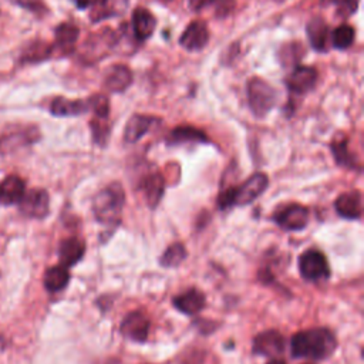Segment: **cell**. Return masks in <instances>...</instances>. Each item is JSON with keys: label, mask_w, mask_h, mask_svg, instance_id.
I'll return each mask as SVG.
<instances>
[{"label": "cell", "mask_w": 364, "mask_h": 364, "mask_svg": "<svg viewBox=\"0 0 364 364\" xmlns=\"http://www.w3.org/2000/svg\"><path fill=\"white\" fill-rule=\"evenodd\" d=\"M85 253V245L78 237H67L60 243L58 257L60 264L64 267H71L78 263Z\"/></svg>", "instance_id": "15"}, {"label": "cell", "mask_w": 364, "mask_h": 364, "mask_svg": "<svg viewBox=\"0 0 364 364\" xmlns=\"http://www.w3.org/2000/svg\"><path fill=\"white\" fill-rule=\"evenodd\" d=\"M273 220L284 230L297 232L307 226L309 209L300 203H289L273 215Z\"/></svg>", "instance_id": "6"}, {"label": "cell", "mask_w": 364, "mask_h": 364, "mask_svg": "<svg viewBox=\"0 0 364 364\" xmlns=\"http://www.w3.org/2000/svg\"><path fill=\"white\" fill-rule=\"evenodd\" d=\"M209 41V30L203 21H192L182 33L179 43L189 51L202 50Z\"/></svg>", "instance_id": "11"}, {"label": "cell", "mask_w": 364, "mask_h": 364, "mask_svg": "<svg viewBox=\"0 0 364 364\" xmlns=\"http://www.w3.org/2000/svg\"><path fill=\"white\" fill-rule=\"evenodd\" d=\"M156 20L152 13L144 7H138L132 13V30L138 40L149 38L155 30Z\"/></svg>", "instance_id": "18"}, {"label": "cell", "mask_w": 364, "mask_h": 364, "mask_svg": "<svg viewBox=\"0 0 364 364\" xmlns=\"http://www.w3.org/2000/svg\"><path fill=\"white\" fill-rule=\"evenodd\" d=\"M317 81V71L313 67L297 65L293 68L286 80L287 88L293 94H304L314 87Z\"/></svg>", "instance_id": "10"}, {"label": "cell", "mask_w": 364, "mask_h": 364, "mask_svg": "<svg viewBox=\"0 0 364 364\" xmlns=\"http://www.w3.org/2000/svg\"><path fill=\"white\" fill-rule=\"evenodd\" d=\"M216 1H218V0H189V6H191L192 10L199 11V10H202L203 7H208V6H210V4L216 3Z\"/></svg>", "instance_id": "33"}, {"label": "cell", "mask_w": 364, "mask_h": 364, "mask_svg": "<svg viewBox=\"0 0 364 364\" xmlns=\"http://www.w3.org/2000/svg\"><path fill=\"white\" fill-rule=\"evenodd\" d=\"M354 41V28L348 24L338 26L331 34V43L336 48H347Z\"/></svg>", "instance_id": "27"}, {"label": "cell", "mask_w": 364, "mask_h": 364, "mask_svg": "<svg viewBox=\"0 0 364 364\" xmlns=\"http://www.w3.org/2000/svg\"><path fill=\"white\" fill-rule=\"evenodd\" d=\"M154 122H156V119L154 117L141 115V114L132 115L124 128L125 142L134 144V142L139 141L149 131V128L152 127Z\"/></svg>", "instance_id": "19"}, {"label": "cell", "mask_w": 364, "mask_h": 364, "mask_svg": "<svg viewBox=\"0 0 364 364\" xmlns=\"http://www.w3.org/2000/svg\"><path fill=\"white\" fill-rule=\"evenodd\" d=\"M18 203L20 212L27 218L43 219L48 215L50 198L47 191L44 189H31L28 192H24Z\"/></svg>", "instance_id": "7"}, {"label": "cell", "mask_w": 364, "mask_h": 364, "mask_svg": "<svg viewBox=\"0 0 364 364\" xmlns=\"http://www.w3.org/2000/svg\"><path fill=\"white\" fill-rule=\"evenodd\" d=\"M337 348V338L331 330L326 327H314L293 334L290 340V351L294 358L324 360Z\"/></svg>", "instance_id": "1"}, {"label": "cell", "mask_w": 364, "mask_h": 364, "mask_svg": "<svg viewBox=\"0 0 364 364\" xmlns=\"http://www.w3.org/2000/svg\"><path fill=\"white\" fill-rule=\"evenodd\" d=\"M299 270L304 280L317 283L330 277V266L323 255L317 249H309L299 257Z\"/></svg>", "instance_id": "4"}, {"label": "cell", "mask_w": 364, "mask_h": 364, "mask_svg": "<svg viewBox=\"0 0 364 364\" xmlns=\"http://www.w3.org/2000/svg\"><path fill=\"white\" fill-rule=\"evenodd\" d=\"M139 189L142 191L146 203L151 208H155L159 203V200H161V198L164 195L165 179H164V176L159 172L148 173L139 182Z\"/></svg>", "instance_id": "13"}, {"label": "cell", "mask_w": 364, "mask_h": 364, "mask_svg": "<svg viewBox=\"0 0 364 364\" xmlns=\"http://www.w3.org/2000/svg\"><path fill=\"white\" fill-rule=\"evenodd\" d=\"M188 256L186 247L183 243H173L171 245L161 256L159 263L162 267H178Z\"/></svg>", "instance_id": "26"}, {"label": "cell", "mask_w": 364, "mask_h": 364, "mask_svg": "<svg viewBox=\"0 0 364 364\" xmlns=\"http://www.w3.org/2000/svg\"><path fill=\"white\" fill-rule=\"evenodd\" d=\"M13 3L24 7V9H28L31 11H36V13H40L41 10H46L44 4L41 3V0H11Z\"/></svg>", "instance_id": "32"}, {"label": "cell", "mask_w": 364, "mask_h": 364, "mask_svg": "<svg viewBox=\"0 0 364 364\" xmlns=\"http://www.w3.org/2000/svg\"><path fill=\"white\" fill-rule=\"evenodd\" d=\"M331 151H333L334 159L337 161V164L340 166H346L350 169H360V164H358L357 158L354 156V154L350 152V149L347 146V139L344 136L336 139L331 144Z\"/></svg>", "instance_id": "24"}, {"label": "cell", "mask_w": 364, "mask_h": 364, "mask_svg": "<svg viewBox=\"0 0 364 364\" xmlns=\"http://www.w3.org/2000/svg\"><path fill=\"white\" fill-rule=\"evenodd\" d=\"M80 30L71 23H61L55 28V46L63 51H70L78 40Z\"/></svg>", "instance_id": "25"}, {"label": "cell", "mask_w": 364, "mask_h": 364, "mask_svg": "<svg viewBox=\"0 0 364 364\" xmlns=\"http://www.w3.org/2000/svg\"><path fill=\"white\" fill-rule=\"evenodd\" d=\"M132 82V73L128 67L117 64L109 68L105 75V88L112 92H122L125 91Z\"/></svg>", "instance_id": "20"}, {"label": "cell", "mask_w": 364, "mask_h": 364, "mask_svg": "<svg viewBox=\"0 0 364 364\" xmlns=\"http://www.w3.org/2000/svg\"><path fill=\"white\" fill-rule=\"evenodd\" d=\"M336 212L348 220H357L361 218L363 203H361V193L360 191H348L341 193L334 202Z\"/></svg>", "instance_id": "12"}, {"label": "cell", "mask_w": 364, "mask_h": 364, "mask_svg": "<svg viewBox=\"0 0 364 364\" xmlns=\"http://www.w3.org/2000/svg\"><path fill=\"white\" fill-rule=\"evenodd\" d=\"M161 1H164V3H166V1H171V0H161Z\"/></svg>", "instance_id": "37"}, {"label": "cell", "mask_w": 364, "mask_h": 364, "mask_svg": "<svg viewBox=\"0 0 364 364\" xmlns=\"http://www.w3.org/2000/svg\"><path fill=\"white\" fill-rule=\"evenodd\" d=\"M252 351L257 355L274 358L284 351V337L277 330L262 331L253 338Z\"/></svg>", "instance_id": "8"}, {"label": "cell", "mask_w": 364, "mask_h": 364, "mask_svg": "<svg viewBox=\"0 0 364 364\" xmlns=\"http://www.w3.org/2000/svg\"><path fill=\"white\" fill-rule=\"evenodd\" d=\"M78 9H85L91 0H73Z\"/></svg>", "instance_id": "34"}, {"label": "cell", "mask_w": 364, "mask_h": 364, "mask_svg": "<svg viewBox=\"0 0 364 364\" xmlns=\"http://www.w3.org/2000/svg\"><path fill=\"white\" fill-rule=\"evenodd\" d=\"M306 30H307L309 40H310L311 46L316 50L324 51L326 46H327V40H328V27L324 23V20L320 17H314L313 20H310Z\"/></svg>", "instance_id": "23"}, {"label": "cell", "mask_w": 364, "mask_h": 364, "mask_svg": "<svg viewBox=\"0 0 364 364\" xmlns=\"http://www.w3.org/2000/svg\"><path fill=\"white\" fill-rule=\"evenodd\" d=\"M186 142L206 144V142H209V138L203 131H200L195 127H189V125H181L171 131V134L168 136V144L178 145V144H186Z\"/></svg>", "instance_id": "21"}, {"label": "cell", "mask_w": 364, "mask_h": 364, "mask_svg": "<svg viewBox=\"0 0 364 364\" xmlns=\"http://www.w3.org/2000/svg\"><path fill=\"white\" fill-rule=\"evenodd\" d=\"M338 3H341V4H344V3H351L353 0H337Z\"/></svg>", "instance_id": "36"}, {"label": "cell", "mask_w": 364, "mask_h": 364, "mask_svg": "<svg viewBox=\"0 0 364 364\" xmlns=\"http://www.w3.org/2000/svg\"><path fill=\"white\" fill-rule=\"evenodd\" d=\"M269 178L263 172H256L239 186H228L218 196V206L220 209H230L232 206H245L257 199L267 188Z\"/></svg>", "instance_id": "3"}, {"label": "cell", "mask_w": 364, "mask_h": 364, "mask_svg": "<svg viewBox=\"0 0 364 364\" xmlns=\"http://www.w3.org/2000/svg\"><path fill=\"white\" fill-rule=\"evenodd\" d=\"M173 307L186 316H193L205 307V294L198 289H189L172 300Z\"/></svg>", "instance_id": "14"}, {"label": "cell", "mask_w": 364, "mask_h": 364, "mask_svg": "<svg viewBox=\"0 0 364 364\" xmlns=\"http://www.w3.org/2000/svg\"><path fill=\"white\" fill-rule=\"evenodd\" d=\"M26 192L24 181L16 175L6 176L0 182V203L1 205H13L18 203Z\"/></svg>", "instance_id": "17"}, {"label": "cell", "mask_w": 364, "mask_h": 364, "mask_svg": "<svg viewBox=\"0 0 364 364\" xmlns=\"http://www.w3.org/2000/svg\"><path fill=\"white\" fill-rule=\"evenodd\" d=\"M107 119L95 118L90 125L92 129V138L98 145H105L108 135H109V127L105 122Z\"/></svg>", "instance_id": "30"}, {"label": "cell", "mask_w": 364, "mask_h": 364, "mask_svg": "<svg viewBox=\"0 0 364 364\" xmlns=\"http://www.w3.org/2000/svg\"><path fill=\"white\" fill-rule=\"evenodd\" d=\"M90 101V109L95 114V118L107 119L109 114V102L108 98L102 94H97L88 98Z\"/></svg>", "instance_id": "29"}, {"label": "cell", "mask_w": 364, "mask_h": 364, "mask_svg": "<svg viewBox=\"0 0 364 364\" xmlns=\"http://www.w3.org/2000/svg\"><path fill=\"white\" fill-rule=\"evenodd\" d=\"M125 203V193L119 182H112L102 188L92 199V212L95 219L107 226L111 232L119 225L122 218V208Z\"/></svg>", "instance_id": "2"}, {"label": "cell", "mask_w": 364, "mask_h": 364, "mask_svg": "<svg viewBox=\"0 0 364 364\" xmlns=\"http://www.w3.org/2000/svg\"><path fill=\"white\" fill-rule=\"evenodd\" d=\"M247 100L252 112L256 117H264L274 105V90L264 80L252 78L247 82Z\"/></svg>", "instance_id": "5"}, {"label": "cell", "mask_w": 364, "mask_h": 364, "mask_svg": "<svg viewBox=\"0 0 364 364\" xmlns=\"http://www.w3.org/2000/svg\"><path fill=\"white\" fill-rule=\"evenodd\" d=\"M31 131H24V132H18V134H13L9 136H4L0 139V149L3 151H9L14 148V142L17 141V145L20 144L18 141H23L24 144H30L33 141H36L37 138H31Z\"/></svg>", "instance_id": "31"}, {"label": "cell", "mask_w": 364, "mask_h": 364, "mask_svg": "<svg viewBox=\"0 0 364 364\" xmlns=\"http://www.w3.org/2000/svg\"><path fill=\"white\" fill-rule=\"evenodd\" d=\"M267 364H286L283 360H279V358H272Z\"/></svg>", "instance_id": "35"}, {"label": "cell", "mask_w": 364, "mask_h": 364, "mask_svg": "<svg viewBox=\"0 0 364 364\" xmlns=\"http://www.w3.org/2000/svg\"><path fill=\"white\" fill-rule=\"evenodd\" d=\"M149 320L148 317L141 311H129L119 324V331L124 337L136 341L144 343L148 338L149 334Z\"/></svg>", "instance_id": "9"}, {"label": "cell", "mask_w": 364, "mask_h": 364, "mask_svg": "<svg viewBox=\"0 0 364 364\" xmlns=\"http://www.w3.org/2000/svg\"><path fill=\"white\" fill-rule=\"evenodd\" d=\"M51 47L44 43H34L27 47L26 53L21 55V61L24 63H37L47 58L51 53Z\"/></svg>", "instance_id": "28"}, {"label": "cell", "mask_w": 364, "mask_h": 364, "mask_svg": "<svg viewBox=\"0 0 364 364\" xmlns=\"http://www.w3.org/2000/svg\"><path fill=\"white\" fill-rule=\"evenodd\" d=\"M68 282H70L68 269L61 264L48 267L44 273V287L50 293L61 291L68 284Z\"/></svg>", "instance_id": "22"}, {"label": "cell", "mask_w": 364, "mask_h": 364, "mask_svg": "<svg viewBox=\"0 0 364 364\" xmlns=\"http://www.w3.org/2000/svg\"><path fill=\"white\" fill-rule=\"evenodd\" d=\"M50 111L57 117H74L90 111L88 100H68L64 97H57L50 104Z\"/></svg>", "instance_id": "16"}]
</instances>
